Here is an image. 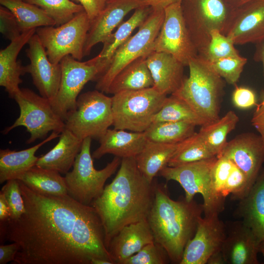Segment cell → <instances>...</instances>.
I'll use <instances>...</instances> for the list:
<instances>
[{"label": "cell", "mask_w": 264, "mask_h": 264, "mask_svg": "<svg viewBox=\"0 0 264 264\" xmlns=\"http://www.w3.org/2000/svg\"><path fill=\"white\" fill-rule=\"evenodd\" d=\"M18 180L24 212L0 225V240L19 245L11 264H91L104 259L115 264L101 219L92 206L68 194H40Z\"/></svg>", "instance_id": "6da1fadb"}, {"label": "cell", "mask_w": 264, "mask_h": 264, "mask_svg": "<svg viewBox=\"0 0 264 264\" xmlns=\"http://www.w3.org/2000/svg\"><path fill=\"white\" fill-rule=\"evenodd\" d=\"M119 167L112 181L91 204L104 226L107 248L123 227L147 219L154 198L156 183L146 179L135 157L122 158Z\"/></svg>", "instance_id": "7a4b0ae2"}, {"label": "cell", "mask_w": 264, "mask_h": 264, "mask_svg": "<svg viewBox=\"0 0 264 264\" xmlns=\"http://www.w3.org/2000/svg\"><path fill=\"white\" fill-rule=\"evenodd\" d=\"M203 213L202 204L185 197L172 199L165 185L155 183L153 204L147 218L154 242L166 251L171 262L179 264Z\"/></svg>", "instance_id": "3957f363"}, {"label": "cell", "mask_w": 264, "mask_h": 264, "mask_svg": "<svg viewBox=\"0 0 264 264\" xmlns=\"http://www.w3.org/2000/svg\"><path fill=\"white\" fill-rule=\"evenodd\" d=\"M189 75L173 94L186 102L207 123L220 118L223 92L222 78L198 55L189 62Z\"/></svg>", "instance_id": "277c9868"}, {"label": "cell", "mask_w": 264, "mask_h": 264, "mask_svg": "<svg viewBox=\"0 0 264 264\" xmlns=\"http://www.w3.org/2000/svg\"><path fill=\"white\" fill-rule=\"evenodd\" d=\"M183 18L198 55L205 58L211 32L225 35L235 8L225 0H182Z\"/></svg>", "instance_id": "5b68a950"}, {"label": "cell", "mask_w": 264, "mask_h": 264, "mask_svg": "<svg viewBox=\"0 0 264 264\" xmlns=\"http://www.w3.org/2000/svg\"><path fill=\"white\" fill-rule=\"evenodd\" d=\"M166 97L153 87L113 94L111 97L114 129L145 132L153 123Z\"/></svg>", "instance_id": "8992f818"}, {"label": "cell", "mask_w": 264, "mask_h": 264, "mask_svg": "<svg viewBox=\"0 0 264 264\" xmlns=\"http://www.w3.org/2000/svg\"><path fill=\"white\" fill-rule=\"evenodd\" d=\"M217 159L215 156L176 167L167 166L158 175L167 181L178 182L188 201L194 199L196 194H200L204 216L219 215L224 209L225 199L218 195L213 186L212 172Z\"/></svg>", "instance_id": "52a82bcc"}, {"label": "cell", "mask_w": 264, "mask_h": 264, "mask_svg": "<svg viewBox=\"0 0 264 264\" xmlns=\"http://www.w3.org/2000/svg\"><path fill=\"white\" fill-rule=\"evenodd\" d=\"M91 139L87 137L83 140L72 170L65 176L68 194L87 205H91L102 194L105 182L115 173L121 161L120 158L115 156L104 168L96 170L90 153Z\"/></svg>", "instance_id": "ba28073f"}, {"label": "cell", "mask_w": 264, "mask_h": 264, "mask_svg": "<svg viewBox=\"0 0 264 264\" xmlns=\"http://www.w3.org/2000/svg\"><path fill=\"white\" fill-rule=\"evenodd\" d=\"M164 18V8H153L137 32L116 51L105 72L96 81L95 88L104 93L116 75L135 60L147 56L154 51V41Z\"/></svg>", "instance_id": "9c48e42d"}, {"label": "cell", "mask_w": 264, "mask_h": 264, "mask_svg": "<svg viewBox=\"0 0 264 264\" xmlns=\"http://www.w3.org/2000/svg\"><path fill=\"white\" fill-rule=\"evenodd\" d=\"M65 124V129L80 139H99L113 124L111 97L96 89L79 95Z\"/></svg>", "instance_id": "30bf717a"}, {"label": "cell", "mask_w": 264, "mask_h": 264, "mask_svg": "<svg viewBox=\"0 0 264 264\" xmlns=\"http://www.w3.org/2000/svg\"><path fill=\"white\" fill-rule=\"evenodd\" d=\"M13 99L20 113L14 123L2 132L7 134L16 127L23 126L30 135L26 143L44 139L50 132L61 133L65 129L64 121L54 111L49 100L27 88H20Z\"/></svg>", "instance_id": "8fae6325"}, {"label": "cell", "mask_w": 264, "mask_h": 264, "mask_svg": "<svg viewBox=\"0 0 264 264\" xmlns=\"http://www.w3.org/2000/svg\"><path fill=\"white\" fill-rule=\"evenodd\" d=\"M90 26V22L83 10L61 25L38 27L36 34L49 60L57 64L67 55L81 61Z\"/></svg>", "instance_id": "7c38bea8"}, {"label": "cell", "mask_w": 264, "mask_h": 264, "mask_svg": "<svg viewBox=\"0 0 264 264\" xmlns=\"http://www.w3.org/2000/svg\"><path fill=\"white\" fill-rule=\"evenodd\" d=\"M61 79L58 92L49 101L54 111L64 121L67 113L76 107L79 93L90 81H97L99 71L92 59L81 62L70 55L60 63Z\"/></svg>", "instance_id": "4fadbf2b"}, {"label": "cell", "mask_w": 264, "mask_h": 264, "mask_svg": "<svg viewBox=\"0 0 264 264\" xmlns=\"http://www.w3.org/2000/svg\"><path fill=\"white\" fill-rule=\"evenodd\" d=\"M181 0H177L164 8V21L154 41V51L169 53L188 66L198 52L185 23Z\"/></svg>", "instance_id": "5bb4252c"}, {"label": "cell", "mask_w": 264, "mask_h": 264, "mask_svg": "<svg viewBox=\"0 0 264 264\" xmlns=\"http://www.w3.org/2000/svg\"><path fill=\"white\" fill-rule=\"evenodd\" d=\"M219 215L200 218L196 233L186 245L179 264H205L213 255L221 250L226 231Z\"/></svg>", "instance_id": "9a60e30c"}, {"label": "cell", "mask_w": 264, "mask_h": 264, "mask_svg": "<svg viewBox=\"0 0 264 264\" xmlns=\"http://www.w3.org/2000/svg\"><path fill=\"white\" fill-rule=\"evenodd\" d=\"M27 44L28 47L25 52L30 63L24 66L25 72L31 75L33 83L40 94L51 101L56 96L60 85V64H53L49 60L36 33Z\"/></svg>", "instance_id": "2e32d148"}, {"label": "cell", "mask_w": 264, "mask_h": 264, "mask_svg": "<svg viewBox=\"0 0 264 264\" xmlns=\"http://www.w3.org/2000/svg\"><path fill=\"white\" fill-rule=\"evenodd\" d=\"M220 156L229 159L243 172L251 188L264 163V144L260 135L243 133L227 142Z\"/></svg>", "instance_id": "e0dca14e"}, {"label": "cell", "mask_w": 264, "mask_h": 264, "mask_svg": "<svg viewBox=\"0 0 264 264\" xmlns=\"http://www.w3.org/2000/svg\"><path fill=\"white\" fill-rule=\"evenodd\" d=\"M225 35L235 44L264 42V0H253L235 8Z\"/></svg>", "instance_id": "ac0fdd59"}, {"label": "cell", "mask_w": 264, "mask_h": 264, "mask_svg": "<svg viewBox=\"0 0 264 264\" xmlns=\"http://www.w3.org/2000/svg\"><path fill=\"white\" fill-rule=\"evenodd\" d=\"M221 247L225 264H258L261 242L242 221L233 222Z\"/></svg>", "instance_id": "d6986e66"}, {"label": "cell", "mask_w": 264, "mask_h": 264, "mask_svg": "<svg viewBox=\"0 0 264 264\" xmlns=\"http://www.w3.org/2000/svg\"><path fill=\"white\" fill-rule=\"evenodd\" d=\"M145 4L140 0H109L104 9L90 23L84 56L89 55L95 45L103 43L129 12Z\"/></svg>", "instance_id": "ffe728a7"}, {"label": "cell", "mask_w": 264, "mask_h": 264, "mask_svg": "<svg viewBox=\"0 0 264 264\" xmlns=\"http://www.w3.org/2000/svg\"><path fill=\"white\" fill-rule=\"evenodd\" d=\"M154 242L147 219L123 227L110 241L108 249L115 264H121L147 244Z\"/></svg>", "instance_id": "44dd1931"}, {"label": "cell", "mask_w": 264, "mask_h": 264, "mask_svg": "<svg viewBox=\"0 0 264 264\" xmlns=\"http://www.w3.org/2000/svg\"><path fill=\"white\" fill-rule=\"evenodd\" d=\"M151 73L153 88L161 94H172L181 86L184 79V67L171 54L153 51L146 58Z\"/></svg>", "instance_id": "7402d4cb"}, {"label": "cell", "mask_w": 264, "mask_h": 264, "mask_svg": "<svg viewBox=\"0 0 264 264\" xmlns=\"http://www.w3.org/2000/svg\"><path fill=\"white\" fill-rule=\"evenodd\" d=\"M36 29L22 32L20 36L10 42L5 48L0 51V86L4 88L9 97L13 98L22 82L20 76L25 74L24 66L18 56L22 47L27 44Z\"/></svg>", "instance_id": "603a6c76"}, {"label": "cell", "mask_w": 264, "mask_h": 264, "mask_svg": "<svg viewBox=\"0 0 264 264\" xmlns=\"http://www.w3.org/2000/svg\"><path fill=\"white\" fill-rule=\"evenodd\" d=\"M100 146L92 153L98 159L106 154L120 158L135 157L142 150L147 140L144 132L108 129L99 139Z\"/></svg>", "instance_id": "cb8c5ba5"}, {"label": "cell", "mask_w": 264, "mask_h": 264, "mask_svg": "<svg viewBox=\"0 0 264 264\" xmlns=\"http://www.w3.org/2000/svg\"><path fill=\"white\" fill-rule=\"evenodd\" d=\"M152 10V7L146 5L134 10L132 16L122 22L116 30L103 43L100 52L92 58L99 71L98 79L106 71L117 49L132 36L136 28H139L143 23Z\"/></svg>", "instance_id": "d4e9b609"}, {"label": "cell", "mask_w": 264, "mask_h": 264, "mask_svg": "<svg viewBox=\"0 0 264 264\" xmlns=\"http://www.w3.org/2000/svg\"><path fill=\"white\" fill-rule=\"evenodd\" d=\"M239 201L237 216L262 242L264 240V167L247 195Z\"/></svg>", "instance_id": "484cf974"}, {"label": "cell", "mask_w": 264, "mask_h": 264, "mask_svg": "<svg viewBox=\"0 0 264 264\" xmlns=\"http://www.w3.org/2000/svg\"><path fill=\"white\" fill-rule=\"evenodd\" d=\"M83 141L65 129L60 133L57 144L38 158L36 166L66 175L73 167Z\"/></svg>", "instance_id": "4316f807"}, {"label": "cell", "mask_w": 264, "mask_h": 264, "mask_svg": "<svg viewBox=\"0 0 264 264\" xmlns=\"http://www.w3.org/2000/svg\"><path fill=\"white\" fill-rule=\"evenodd\" d=\"M60 133L52 132L41 142L29 148L19 151L0 150V183L19 177L36 165L38 159L36 152L43 145L59 137Z\"/></svg>", "instance_id": "83f0119b"}, {"label": "cell", "mask_w": 264, "mask_h": 264, "mask_svg": "<svg viewBox=\"0 0 264 264\" xmlns=\"http://www.w3.org/2000/svg\"><path fill=\"white\" fill-rule=\"evenodd\" d=\"M178 143L167 144L147 140L135 159L139 170L150 182H153L159 172L168 166Z\"/></svg>", "instance_id": "f1b7e54d"}, {"label": "cell", "mask_w": 264, "mask_h": 264, "mask_svg": "<svg viewBox=\"0 0 264 264\" xmlns=\"http://www.w3.org/2000/svg\"><path fill=\"white\" fill-rule=\"evenodd\" d=\"M146 58L140 57L125 66L114 78L107 93L113 95L121 91L153 87L154 81Z\"/></svg>", "instance_id": "f546056e"}, {"label": "cell", "mask_w": 264, "mask_h": 264, "mask_svg": "<svg viewBox=\"0 0 264 264\" xmlns=\"http://www.w3.org/2000/svg\"><path fill=\"white\" fill-rule=\"evenodd\" d=\"M60 174L35 165L18 179L40 194L51 196L68 195L65 178Z\"/></svg>", "instance_id": "4dcf8cb0"}, {"label": "cell", "mask_w": 264, "mask_h": 264, "mask_svg": "<svg viewBox=\"0 0 264 264\" xmlns=\"http://www.w3.org/2000/svg\"><path fill=\"white\" fill-rule=\"evenodd\" d=\"M239 121L233 110L223 116L201 126L198 134L212 153L216 156L225 146L228 134L235 129Z\"/></svg>", "instance_id": "1f68e13d"}, {"label": "cell", "mask_w": 264, "mask_h": 264, "mask_svg": "<svg viewBox=\"0 0 264 264\" xmlns=\"http://www.w3.org/2000/svg\"><path fill=\"white\" fill-rule=\"evenodd\" d=\"M0 3L14 15L22 32L40 27L56 26L55 21L43 10L25 0H0Z\"/></svg>", "instance_id": "d6a6232c"}, {"label": "cell", "mask_w": 264, "mask_h": 264, "mask_svg": "<svg viewBox=\"0 0 264 264\" xmlns=\"http://www.w3.org/2000/svg\"><path fill=\"white\" fill-rule=\"evenodd\" d=\"M196 126L184 122L153 123L144 132L147 140L167 144L180 143L193 135Z\"/></svg>", "instance_id": "836d02e7"}, {"label": "cell", "mask_w": 264, "mask_h": 264, "mask_svg": "<svg viewBox=\"0 0 264 264\" xmlns=\"http://www.w3.org/2000/svg\"><path fill=\"white\" fill-rule=\"evenodd\" d=\"M162 122H184L196 126L207 123L186 102L173 94L166 97L153 123Z\"/></svg>", "instance_id": "e575fe53"}, {"label": "cell", "mask_w": 264, "mask_h": 264, "mask_svg": "<svg viewBox=\"0 0 264 264\" xmlns=\"http://www.w3.org/2000/svg\"><path fill=\"white\" fill-rule=\"evenodd\" d=\"M216 156L209 149L198 132L178 144L168 166L176 167Z\"/></svg>", "instance_id": "d590c367"}, {"label": "cell", "mask_w": 264, "mask_h": 264, "mask_svg": "<svg viewBox=\"0 0 264 264\" xmlns=\"http://www.w3.org/2000/svg\"><path fill=\"white\" fill-rule=\"evenodd\" d=\"M43 10L61 25L71 20L76 14L84 10L83 6L70 0H25Z\"/></svg>", "instance_id": "8d00e7d4"}, {"label": "cell", "mask_w": 264, "mask_h": 264, "mask_svg": "<svg viewBox=\"0 0 264 264\" xmlns=\"http://www.w3.org/2000/svg\"><path fill=\"white\" fill-rule=\"evenodd\" d=\"M247 61L246 58L239 54L208 62L227 83L236 86Z\"/></svg>", "instance_id": "74e56055"}, {"label": "cell", "mask_w": 264, "mask_h": 264, "mask_svg": "<svg viewBox=\"0 0 264 264\" xmlns=\"http://www.w3.org/2000/svg\"><path fill=\"white\" fill-rule=\"evenodd\" d=\"M210 41L205 59L208 61L239 55L235 44L227 36L218 30L210 34Z\"/></svg>", "instance_id": "f35d334b"}, {"label": "cell", "mask_w": 264, "mask_h": 264, "mask_svg": "<svg viewBox=\"0 0 264 264\" xmlns=\"http://www.w3.org/2000/svg\"><path fill=\"white\" fill-rule=\"evenodd\" d=\"M171 262L165 250L155 242L123 261L121 264H166Z\"/></svg>", "instance_id": "ab89813d"}, {"label": "cell", "mask_w": 264, "mask_h": 264, "mask_svg": "<svg viewBox=\"0 0 264 264\" xmlns=\"http://www.w3.org/2000/svg\"><path fill=\"white\" fill-rule=\"evenodd\" d=\"M250 189L246 176L234 164L223 187L222 197L226 198L231 194L233 199L239 200L247 195Z\"/></svg>", "instance_id": "60d3db41"}, {"label": "cell", "mask_w": 264, "mask_h": 264, "mask_svg": "<svg viewBox=\"0 0 264 264\" xmlns=\"http://www.w3.org/2000/svg\"><path fill=\"white\" fill-rule=\"evenodd\" d=\"M5 197L11 211V219H19L24 212L23 199L18 179L6 181L0 192Z\"/></svg>", "instance_id": "b9f144b4"}, {"label": "cell", "mask_w": 264, "mask_h": 264, "mask_svg": "<svg viewBox=\"0 0 264 264\" xmlns=\"http://www.w3.org/2000/svg\"><path fill=\"white\" fill-rule=\"evenodd\" d=\"M234 165V163L229 159L220 156L217 157L213 167L212 177L213 186L218 195L224 199L225 198L222 197V192Z\"/></svg>", "instance_id": "7bdbcfd3"}, {"label": "cell", "mask_w": 264, "mask_h": 264, "mask_svg": "<svg viewBox=\"0 0 264 264\" xmlns=\"http://www.w3.org/2000/svg\"><path fill=\"white\" fill-rule=\"evenodd\" d=\"M0 32L10 42L22 33L14 15L2 5L0 6Z\"/></svg>", "instance_id": "ee69618b"}, {"label": "cell", "mask_w": 264, "mask_h": 264, "mask_svg": "<svg viewBox=\"0 0 264 264\" xmlns=\"http://www.w3.org/2000/svg\"><path fill=\"white\" fill-rule=\"evenodd\" d=\"M235 86L232 96V102L235 107L246 110L256 106V96L253 90L246 87Z\"/></svg>", "instance_id": "f6af8a7d"}, {"label": "cell", "mask_w": 264, "mask_h": 264, "mask_svg": "<svg viewBox=\"0 0 264 264\" xmlns=\"http://www.w3.org/2000/svg\"><path fill=\"white\" fill-rule=\"evenodd\" d=\"M81 5L87 13L90 23L99 15L109 0H70Z\"/></svg>", "instance_id": "bcb514c9"}, {"label": "cell", "mask_w": 264, "mask_h": 264, "mask_svg": "<svg viewBox=\"0 0 264 264\" xmlns=\"http://www.w3.org/2000/svg\"><path fill=\"white\" fill-rule=\"evenodd\" d=\"M251 122L259 132L264 144V90L260 92V101L256 106Z\"/></svg>", "instance_id": "7dc6e473"}, {"label": "cell", "mask_w": 264, "mask_h": 264, "mask_svg": "<svg viewBox=\"0 0 264 264\" xmlns=\"http://www.w3.org/2000/svg\"><path fill=\"white\" fill-rule=\"evenodd\" d=\"M19 250V245L16 242L0 246V264H6L12 262L15 259Z\"/></svg>", "instance_id": "c3c4849f"}, {"label": "cell", "mask_w": 264, "mask_h": 264, "mask_svg": "<svg viewBox=\"0 0 264 264\" xmlns=\"http://www.w3.org/2000/svg\"><path fill=\"white\" fill-rule=\"evenodd\" d=\"M11 218V211L3 195L0 192V221L7 220Z\"/></svg>", "instance_id": "681fc988"}, {"label": "cell", "mask_w": 264, "mask_h": 264, "mask_svg": "<svg viewBox=\"0 0 264 264\" xmlns=\"http://www.w3.org/2000/svg\"><path fill=\"white\" fill-rule=\"evenodd\" d=\"M145 5L153 8H165L168 5L177 0H140Z\"/></svg>", "instance_id": "f907efd6"}, {"label": "cell", "mask_w": 264, "mask_h": 264, "mask_svg": "<svg viewBox=\"0 0 264 264\" xmlns=\"http://www.w3.org/2000/svg\"><path fill=\"white\" fill-rule=\"evenodd\" d=\"M208 264H225L221 251L213 255L208 260Z\"/></svg>", "instance_id": "816d5d0a"}, {"label": "cell", "mask_w": 264, "mask_h": 264, "mask_svg": "<svg viewBox=\"0 0 264 264\" xmlns=\"http://www.w3.org/2000/svg\"><path fill=\"white\" fill-rule=\"evenodd\" d=\"M233 8H237L253 0H225Z\"/></svg>", "instance_id": "f5cc1de1"}, {"label": "cell", "mask_w": 264, "mask_h": 264, "mask_svg": "<svg viewBox=\"0 0 264 264\" xmlns=\"http://www.w3.org/2000/svg\"><path fill=\"white\" fill-rule=\"evenodd\" d=\"M262 43L263 44L259 51V57L263 63L264 72V43Z\"/></svg>", "instance_id": "db71d44e"}, {"label": "cell", "mask_w": 264, "mask_h": 264, "mask_svg": "<svg viewBox=\"0 0 264 264\" xmlns=\"http://www.w3.org/2000/svg\"><path fill=\"white\" fill-rule=\"evenodd\" d=\"M260 252L264 257V240L261 243Z\"/></svg>", "instance_id": "11a10c76"}]
</instances>
